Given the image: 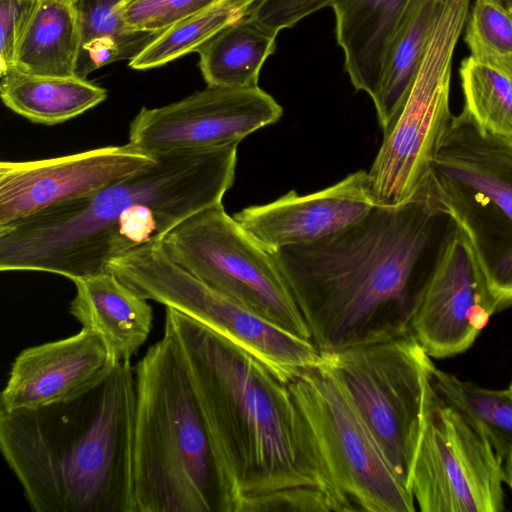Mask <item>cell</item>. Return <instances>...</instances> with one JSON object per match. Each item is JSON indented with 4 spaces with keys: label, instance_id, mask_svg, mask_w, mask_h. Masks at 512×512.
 Segmentation results:
<instances>
[{
    "label": "cell",
    "instance_id": "1",
    "mask_svg": "<svg viewBox=\"0 0 512 512\" xmlns=\"http://www.w3.org/2000/svg\"><path fill=\"white\" fill-rule=\"evenodd\" d=\"M457 228L427 179L401 204L375 206L337 234L274 252L319 352L409 332Z\"/></svg>",
    "mask_w": 512,
    "mask_h": 512
},
{
    "label": "cell",
    "instance_id": "2",
    "mask_svg": "<svg viewBox=\"0 0 512 512\" xmlns=\"http://www.w3.org/2000/svg\"><path fill=\"white\" fill-rule=\"evenodd\" d=\"M155 156L92 194L0 226V270L72 281L105 272L114 258L159 244L189 216L221 204L234 183L236 145Z\"/></svg>",
    "mask_w": 512,
    "mask_h": 512
},
{
    "label": "cell",
    "instance_id": "3",
    "mask_svg": "<svg viewBox=\"0 0 512 512\" xmlns=\"http://www.w3.org/2000/svg\"><path fill=\"white\" fill-rule=\"evenodd\" d=\"M164 331L177 345L211 438L224 512H241L248 499L282 489H322L288 385L246 350L170 307Z\"/></svg>",
    "mask_w": 512,
    "mask_h": 512
},
{
    "label": "cell",
    "instance_id": "4",
    "mask_svg": "<svg viewBox=\"0 0 512 512\" xmlns=\"http://www.w3.org/2000/svg\"><path fill=\"white\" fill-rule=\"evenodd\" d=\"M135 370L118 362L84 394L0 411V448L36 512H135Z\"/></svg>",
    "mask_w": 512,
    "mask_h": 512
},
{
    "label": "cell",
    "instance_id": "5",
    "mask_svg": "<svg viewBox=\"0 0 512 512\" xmlns=\"http://www.w3.org/2000/svg\"><path fill=\"white\" fill-rule=\"evenodd\" d=\"M135 370V512H224L211 438L173 337L164 331Z\"/></svg>",
    "mask_w": 512,
    "mask_h": 512
},
{
    "label": "cell",
    "instance_id": "6",
    "mask_svg": "<svg viewBox=\"0 0 512 512\" xmlns=\"http://www.w3.org/2000/svg\"><path fill=\"white\" fill-rule=\"evenodd\" d=\"M428 181L467 236L497 312L512 306V140L453 116Z\"/></svg>",
    "mask_w": 512,
    "mask_h": 512
},
{
    "label": "cell",
    "instance_id": "7",
    "mask_svg": "<svg viewBox=\"0 0 512 512\" xmlns=\"http://www.w3.org/2000/svg\"><path fill=\"white\" fill-rule=\"evenodd\" d=\"M287 385L308 453L335 512L416 510L412 494L324 357Z\"/></svg>",
    "mask_w": 512,
    "mask_h": 512
},
{
    "label": "cell",
    "instance_id": "8",
    "mask_svg": "<svg viewBox=\"0 0 512 512\" xmlns=\"http://www.w3.org/2000/svg\"><path fill=\"white\" fill-rule=\"evenodd\" d=\"M471 0H444L424 58L368 172L376 206L410 199L426 182L450 128L453 55L464 31Z\"/></svg>",
    "mask_w": 512,
    "mask_h": 512
},
{
    "label": "cell",
    "instance_id": "9",
    "mask_svg": "<svg viewBox=\"0 0 512 512\" xmlns=\"http://www.w3.org/2000/svg\"><path fill=\"white\" fill-rule=\"evenodd\" d=\"M107 270L144 299L173 308L246 350L286 384L323 360L310 339L208 286L172 261L160 244L114 258Z\"/></svg>",
    "mask_w": 512,
    "mask_h": 512
},
{
    "label": "cell",
    "instance_id": "10",
    "mask_svg": "<svg viewBox=\"0 0 512 512\" xmlns=\"http://www.w3.org/2000/svg\"><path fill=\"white\" fill-rule=\"evenodd\" d=\"M159 244L172 261L208 286L311 340L275 253L228 215L222 203L189 216Z\"/></svg>",
    "mask_w": 512,
    "mask_h": 512
},
{
    "label": "cell",
    "instance_id": "11",
    "mask_svg": "<svg viewBox=\"0 0 512 512\" xmlns=\"http://www.w3.org/2000/svg\"><path fill=\"white\" fill-rule=\"evenodd\" d=\"M322 355L409 490L432 358L410 331Z\"/></svg>",
    "mask_w": 512,
    "mask_h": 512
},
{
    "label": "cell",
    "instance_id": "12",
    "mask_svg": "<svg viewBox=\"0 0 512 512\" xmlns=\"http://www.w3.org/2000/svg\"><path fill=\"white\" fill-rule=\"evenodd\" d=\"M503 459L465 412L428 378L409 491L422 512L505 510Z\"/></svg>",
    "mask_w": 512,
    "mask_h": 512
},
{
    "label": "cell",
    "instance_id": "13",
    "mask_svg": "<svg viewBox=\"0 0 512 512\" xmlns=\"http://www.w3.org/2000/svg\"><path fill=\"white\" fill-rule=\"evenodd\" d=\"M282 114L278 102L259 86H207L169 105L142 108L130 123L129 143L151 155L238 146Z\"/></svg>",
    "mask_w": 512,
    "mask_h": 512
},
{
    "label": "cell",
    "instance_id": "14",
    "mask_svg": "<svg viewBox=\"0 0 512 512\" xmlns=\"http://www.w3.org/2000/svg\"><path fill=\"white\" fill-rule=\"evenodd\" d=\"M155 162V155L130 143L43 160L2 161L0 226L92 194Z\"/></svg>",
    "mask_w": 512,
    "mask_h": 512
},
{
    "label": "cell",
    "instance_id": "15",
    "mask_svg": "<svg viewBox=\"0 0 512 512\" xmlns=\"http://www.w3.org/2000/svg\"><path fill=\"white\" fill-rule=\"evenodd\" d=\"M496 312L485 275L458 226L415 313L410 332L429 357L443 359L468 350Z\"/></svg>",
    "mask_w": 512,
    "mask_h": 512
},
{
    "label": "cell",
    "instance_id": "16",
    "mask_svg": "<svg viewBox=\"0 0 512 512\" xmlns=\"http://www.w3.org/2000/svg\"><path fill=\"white\" fill-rule=\"evenodd\" d=\"M375 206L368 172L360 170L320 191L305 195L290 191L272 202L246 207L233 217L262 246L276 252L337 234Z\"/></svg>",
    "mask_w": 512,
    "mask_h": 512
},
{
    "label": "cell",
    "instance_id": "17",
    "mask_svg": "<svg viewBox=\"0 0 512 512\" xmlns=\"http://www.w3.org/2000/svg\"><path fill=\"white\" fill-rule=\"evenodd\" d=\"M117 363L102 338L84 327L67 338L26 348L11 365L0 411L73 399L100 384Z\"/></svg>",
    "mask_w": 512,
    "mask_h": 512
},
{
    "label": "cell",
    "instance_id": "18",
    "mask_svg": "<svg viewBox=\"0 0 512 512\" xmlns=\"http://www.w3.org/2000/svg\"><path fill=\"white\" fill-rule=\"evenodd\" d=\"M73 282L70 314L102 338L116 362H129L151 332L152 307L108 270Z\"/></svg>",
    "mask_w": 512,
    "mask_h": 512
},
{
    "label": "cell",
    "instance_id": "19",
    "mask_svg": "<svg viewBox=\"0 0 512 512\" xmlns=\"http://www.w3.org/2000/svg\"><path fill=\"white\" fill-rule=\"evenodd\" d=\"M414 0H339L335 36L344 54V69L354 88L373 99L384 61Z\"/></svg>",
    "mask_w": 512,
    "mask_h": 512
},
{
    "label": "cell",
    "instance_id": "20",
    "mask_svg": "<svg viewBox=\"0 0 512 512\" xmlns=\"http://www.w3.org/2000/svg\"><path fill=\"white\" fill-rule=\"evenodd\" d=\"M80 52L74 2L39 0L18 44L13 68L36 76H77Z\"/></svg>",
    "mask_w": 512,
    "mask_h": 512
},
{
    "label": "cell",
    "instance_id": "21",
    "mask_svg": "<svg viewBox=\"0 0 512 512\" xmlns=\"http://www.w3.org/2000/svg\"><path fill=\"white\" fill-rule=\"evenodd\" d=\"M0 95L10 110L44 125L75 118L107 97L105 89L79 76H36L14 68L1 75Z\"/></svg>",
    "mask_w": 512,
    "mask_h": 512
},
{
    "label": "cell",
    "instance_id": "22",
    "mask_svg": "<svg viewBox=\"0 0 512 512\" xmlns=\"http://www.w3.org/2000/svg\"><path fill=\"white\" fill-rule=\"evenodd\" d=\"M277 35L248 14L224 27L197 50L207 86H259L261 69L276 50Z\"/></svg>",
    "mask_w": 512,
    "mask_h": 512
},
{
    "label": "cell",
    "instance_id": "23",
    "mask_svg": "<svg viewBox=\"0 0 512 512\" xmlns=\"http://www.w3.org/2000/svg\"><path fill=\"white\" fill-rule=\"evenodd\" d=\"M444 0H414L386 55L372 99L384 129L402 106L418 73Z\"/></svg>",
    "mask_w": 512,
    "mask_h": 512
},
{
    "label": "cell",
    "instance_id": "24",
    "mask_svg": "<svg viewBox=\"0 0 512 512\" xmlns=\"http://www.w3.org/2000/svg\"><path fill=\"white\" fill-rule=\"evenodd\" d=\"M428 378L442 398L476 422L504 460L512 450V392L481 387L437 368L433 362Z\"/></svg>",
    "mask_w": 512,
    "mask_h": 512
},
{
    "label": "cell",
    "instance_id": "25",
    "mask_svg": "<svg viewBox=\"0 0 512 512\" xmlns=\"http://www.w3.org/2000/svg\"><path fill=\"white\" fill-rule=\"evenodd\" d=\"M464 108L485 132L512 140V74L472 57L459 68Z\"/></svg>",
    "mask_w": 512,
    "mask_h": 512
},
{
    "label": "cell",
    "instance_id": "26",
    "mask_svg": "<svg viewBox=\"0 0 512 512\" xmlns=\"http://www.w3.org/2000/svg\"><path fill=\"white\" fill-rule=\"evenodd\" d=\"M247 14L231 6H214L188 17L159 33L129 61L135 70L163 66L197 50L229 24Z\"/></svg>",
    "mask_w": 512,
    "mask_h": 512
},
{
    "label": "cell",
    "instance_id": "27",
    "mask_svg": "<svg viewBox=\"0 0 512 512\" xmlns=\"http://www.w3.org/2000/svg\"><path fill=\"white\" fill-rule=\"evenodd\" d=\"M83 57L101 46L116 48L122 58H133L159 33L130 30L123 18L122 2L115 0H75Z\"/></svg>",
    "mask_w": 512,
    "mask_h": 512
},
{
    "label": "cell",
    "instance_id": "28",
    "mask_svg": "<svg viewBox=\"0 0 512 512\" xmlns=\"http://www.w3.org/2000/svg\"><path fill=\"white\" fill-rule=\"evenodd\" d=\"M464 41L474 60L512 74V14L501 0H475Z\"/></svg>",
    "mask_w": 512,
    "mask_h": 512
},
{
    "label": "cell",
    "instance_id": "29",
    "mask_svg": "<svg viewBox=\"0 0 512 512\" xmlns=\"http://www.w3.org/2000/svg\"><path fill=\"white\" fill-rule=\"evenodd\" d=\"M216 3L217 0H126L122 2V14L132 31L161 33Z\"/></svg>",
    "mask_w": 512,
    "mask_h": 512
},
{
    "label": "cell",
    "instance_id": "30",
    "mask_svg": "<svg viewBox=\"0 0 512 512\" xmlns=\"http://www.w3.org/2000/svg\"><path fill=\"white\" fill-rule=\"evenodd\" d=\"M308 511L331 512L333 505L317 486L282 489L248 499L241 512Z\"/></svg>",
    "mask_w": 512,
    "mask_h": 512
},
{
    "label": "cell",
    "instance_id": "31",
    "mask_svg": "<svg viewBox=\"0 0 512 512\" xmlns=\"http://www.w3.org/2000/svg\"><path fill=\"white\" fill-rule=\"evenodd\" d=\"M339 0H259L248 15L266 28L279 33L294 27L311 14L332 7Z\"/></svg>",
    "mask_w": 512,
    "mask_h": 512
},
{
    "label": "cell",
    "instance_id": "32",
    "mask_svg": "<svg viewBox=\"0 0 512 512\" xmlns=\"http://www.w3.org/2000/svg\"><path fill=\"white\" fill-rule=\"evenodd\" d=\"M39 0H0V75L14 67L18 44Z\"/></svg>",
    "mask_w": 512,
    "mask_h": 512
},
{
    "label": "cell",
    "instance_id": "33",
    "mask_svg": "<svg viewBox=\"0 0 512 512\" xmlns=\"http://www.w3.org/2000/svg\"><path fill=\"white\" fill-rule=\"evenodd\" d=\"M259 0H217L216 4L242 9L248 13L250 8Z\"/></svg>",
    "mask_w": 512,
    "mask_h": 512
},
{
    "label": "cell",
    "instance_id": "34",
    "mask_svg": "<svg viewBox=\"0 0 512 512\" xmlns=\"http://www.w3.org/2000/svg\"><path fill=\"white\" fill-rule=\"evenodd\" d=\"M504 482L512 491V450H510L503 461Z\"/></svg>",
    "mask_w": 512,
    "mask_h": 512
},
{
    "label": "cell",
    "instance_id": "35",
    "mask_svg": "<svg viewBox=\"0 0 512 512\" xmlns=\"http://www.w3.org/2000/svg\"><path fill=\"white\" fill-rule=\"evenodd\" d=\"M512 14V0L506 5Z\"/></svg>",
    "mask_w": 512,
    "mask_h": 512
},
{
    "label": "cell",
    "instance_id": "36",
    "mask_svg": "<svg viewBox=\"0 0 512 512\" xmlns=\"http://www.w3.org/2000/svg\"><path fill=\"white\" fill-rule=\"evenodd\" d=\"M501 1H503L507 5L511 0H501Z\"/></svg>",
    "mask_w": 512,
    "mask_h": 512
},
{
    "label": "cell",
    "instance_id": "37",
    "mask_svg": "<svg viewBox=\"0 0 512 512\" xmlns=\"http://www.w3.org/2000/svg\"><path fill=\"white\" fill-rule=\"evenodd\" d=\"M508 389L512 392V383L510 384Z\"/></svg>",
    "mask_w": 512,
    "mask_h": 512
},
{
    "label": "cell",
    "instance_id": "38",
    "mask_svg": "<svg viewBox=\"0 0 512 512\" xmlns=\"http://www.w3.org/2000/svg\"><path fill=\"white\" fill-rule=\"evenodd\" d=\"M115 1H118V2H124V1H126V0H115Z\"/></svg>",
    "mask_w": 512,
    "mask_h": 512
},
{
    "label": "cell",
    "instance_id": "39",
    "mask_svg": "<svg viewBox=\"0 0 512 512\" xmlns=\"http://www.w3.org/2000/svg\"><path fill=\"white\" fill-rule=\"evenodd\" d=\"M64 1H71V2H75V0H64Z\"/></svg>",
    "mask_w": 512,
    "mask_h": 512
}]
</instances>
